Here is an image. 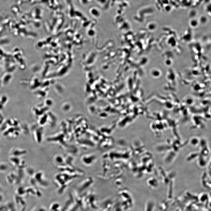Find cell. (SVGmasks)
<instances>
[{"instance_id":"6da1fadb","label":"cell","mask_w":211,"mask_h":211,"mask_svg":"<svg viewBox=\"0 0 211 211\" xmlns=\"http://www.w3.org/2000/svg\"><path fill=\"white\" fill-rule=\"evenodd\" d=\"M191 24L192 25L195 26L197 24V23L196 21L193 20L191 22Z\"/></svg>"}]
</instances>
